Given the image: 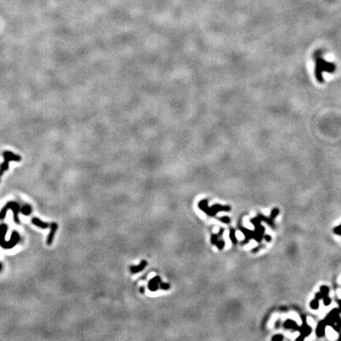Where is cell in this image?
Here are the masks:
<instances>
[{"mask_svg":"<svg viewBox=\"0 0 341 341\" xmlns=\"http://www.w3.org/2000/svg\"><path fill=\"white\" fill-rule=\"evenodd\" d=\"M50 233H49L47 239V244L48 246H51L52 242H53L54 237H55V234L56 231L58 230V224L56 223H51V224L50 225Z\"/></svg>","mask_w":341,"mask_h":341,"instance_id":"cell-4","label":"cell"},{"mask_svg":"<svg viewBox=\"0 0 341 341\" xmlns=\"http://www.w3.org/2000/svg\"><path fill=\"white\" fill-rule=\"evenodd\" d=\"M159 281H160V277H155L154 280H151L150 283H149V285H148L149 289H150L151 291H155L157 289V288H158L157 284H158V282Z\"/></svg>","mask_w":341,"mask_h":341,"instance_id":"cell-8","label":"cell"},{"mask_svg":"<svg viewBox=\"0 0 341 341\" xmlns=\"http://www.w3.org/2000/svg\"><path fill=\"white\" fill-rule=\"evenodd\" d=\"M145 266H146V262H145V261H142V262L141 263V265H139V266H138V267L131 268L132 272H134V273H135V272H139L140 270L144 269Z\"/></svg>","mask_w":341,"mask_h":341,"instance_id":"cell-13","label":"cell"},{"mask_svg":"<svg viewBox=\"0 0 341 341\" xmlns=\"http://www.w3.org/2000/svg\"><path fill=\"white\" fill-rule=\"evenodd\" d=\"M284 327L287 328H294V329H298V325L294 321L288 320L284 323Z\"/></svg>","mask_w":341,"mask_h":341,"instance_id":"cell-12","label":"cell"},{"mask_svg":"<svg viewBox=\"0 0 341 341\" xmlns=\"http://www.w3.org/2000/svg\"><path fill=\"white\" fill-rule=\"evenodd\" d=\"M7 225L5 224L0 225V246L3 249H12L14 247L20 240L19 234L17 231L12 232V235L11 236V239L7 241L5 239V236L7 235Z\"/></svg>","mask_w":341,"mask_h":341,"instance_id":"cell-1","label":"cell"},{"mask_svg":"<svg viewBox=\"0 0 341 341\" xmlns=\"http://www.w3.org/2000/svg\"><path fill=\"white\" fill-rule=\"evenodd\" d=\"M2 264L0 263V271L2 270Z\"/></svg>","mask_w":341,"mask_h":341,"instance_id":"cell-23","label":"cell"},{"mask_svg":"<svg viewBox=\"0 0 341 341\" xmlns=\"http://www.w3.org/2000/svg\"><path fill=\"white\" fill-rule=\"evenodd\" d=\"M3 157L4 160H7L9 162L11 161H20L21 160V157L18 155H16L14 153L9 152V151H6L3 153Z\"/></svg>","mask_w":341,"mask_h":341,"instance_id":"cell-5","label":"cell"},{"mask_svg":"<svg viewBox=\"0 0 341 341\" xmlns=\"http://www.w3.org/2000/svg\"><path fill=\"white\" fill-rule=\"evenodd\" d=\"M32 207L30 206H29V205H26V206H24L21 209V213L23 215H25V216H29V215L32 213Z\"/></svg>","mask_w":341,"mask_h":341,"instance_id":"cell-9","label":"cell"},{"mask_svg":"<svg viewBox=\"0 0 341 341\" xmlns=\"http://www.w3.org/2000/svg\"><path fill=\"white\" fill-rule=\"evenodd\" d=\"M265 240H266V241H268V242L271 241V237H270L269 235H265Z\"/></svg>","mask_w":341,"mask_h":341,"instance_id":"cell-22","label":"cell"},{"mask_svg":"<svg viewBox=\"0 0 341 341\" xmlns=\"http://www.w3.org/2000/svg\"><path fill=\"white\" fill-rule=\"evenodd\" d=\"M328 291H329V289H328V287L326 286H322L321 288V292L322 293V294L324 296H327L328 294Z\"/></svg>","mask_w":341,"mask_h":341,"instance_id":"cell-15","label":"cell"},{"mask_svg":"<svg viewBox=\"0 0 341 341\" xmlns=\"http://www.w3.org/2000/svg\"><path fill=\"white\" fill-rule=\"evenodd\" d=\"M310 332H311V328L308 326L306 323H304L303 328H301V336H303V337L308 336L310 333Z\"/></svg>","mask_w":341,"mask_h":341,"instance_id":"cell-10","label":"cell"},{"mask_svg":"<svg viewBox=\"0 0 341 341\" xmlns=\"http://www.w3.org/2000/svg\"><path fill=\"white\" fill-rule=\"evenodd\" d=\"M335 232H336V233L339 234V235H341V225L339 227H337V228L335 229Z\"/></svg>","mask_w":341,"mask_h":341,"instance_id":"cell-21","label":"cell"},{"mask_svg":"<svg viewBox=\"0 0 341 341\" xmlns=\"http://www.w3.org/2000/svg\"><path fill=\"white\" fill-rule=\"evenodd\" d=\"M9 209H11L13 211L14 213V221L16 224H20V219H19V211L21 209L19 205L15 202V201H9L8 203L2 208V210L0 211V220H3L6 217L7 212Z\"/></svg>","mask_w":341,"mask_h":341,"instance_id":"cell-3","label":"cell"},{"mask_svg":"<svg viewBox=\"0 0 341 341\" xmlns=\"http://www.w3.org/2000/svg\"><path fill=\"white\" fill-rule=\"evenodd\" d=\"M323 299H324V305H325V306H328V305H330V303H331V299H329V298H328V297H327V296H324V298H323Z\"/></svg>","mask_w":341,"mask_h":341,"instance_id":"cell-19","label":"cell"},{"mask_svg":"<svg viewBox=\"0 0 341 341\" xmlns=\"http://www.w3.org/2000/svg\"><path fill=\"white\" fill-rule=\"evenodd\" d=\"M230 237H231V241L233 242L234 243H236V242H237V239H236V237H235V231H233V230H231V235H230Z\"/></svg>","mask_w":341,"mask_h":341,"instance_id":"cell-17","label":"cell"},{"mask_svg":"<svg viewBox=\"0 0 341 341\" xmlns=\"http://www.w3.org/2000/svg\"><path fill=\"white\" fill-rule=\"evenodd\" d=\"M315 76L317 80L320 83L324 81L322 74L324 71L328 73H333L336 70V65L333 62H328L320 57L315 59Z\"/></svg>","mask_w":341,"mask_h":341,"instance_id":"cell-2","label":"cell"},{"mask_svg":"<svg viewBox=\"0 0 341 341\" xmlns=\"http://www.w3.org/2000/svg\"><path fill=\"white\" fill-rule=\"evenodd\" d=\"M283 339H284V337H283V336L282 335H275L272 338V341H281L283 340Z\"/></svg>","mask_w":341,"mask_h":341,"instance_id":"cell-16","label":"cell"},{"mask_svg":"<svg viewBox=\"0 0 341 341\" xmlns=\"http://www.w3.org/2000/svg\"><path fill=\"white\" fill-rule=\"evenodd\" d=\"M221 221H223V222H224V223L230 222V219H229L228 217H223V218H221Z\"/></svg>","mask_w":341,"mask_h":341,"instance_id":"cell-20","label":"cell"},{"mask_svg":"<svg viewBox=\"0 0 341 341\" xmlns=\"http://www.w3.org/2000/svg\"><path fill=\"white\" fill-rule=\"evenodd\" d=\"M279 214V209H274L272 211V213H271V218L272 219H274L276 217V216H277V215Z\"/></svg>","mask_w":341,"mask_h":341,"instance_id":"cell-18","label":"cell"},{"mask_svg":"<svg viewBox=\"0 0 341 341\" xmlns=\"http://www.w3.org/2000/svg\"><path fill=\"white\" fill-rule=\"evenodd\" d=\"M339 305H340V311H341V301H339Z\"/></svg>","mask_w":341,"mask_h":341,"instance_id":"cell-24","label":"cell"},{"mask_svg":"<svg viewBox=\"0 0 341 341\" xmlns=\"http://www.w3.org/2000/svg\"><path fill=\"white\" fill-rule=\"evenodd\" d=\"M9 162L7 160H4V162L0 165V177L2 175V174L4 173L6 171H7L9 168Z\"/></svg>","mask_w":341,"mask_h":341,"instance_id":"cell-11","label":"cell"},{"mask_svg":"<svg viewBox=\"0 0 341 341\" xmlns=\"http://www.w3.org/2000/svg\"><path fill=\"white\" fill-rule=\"evenodd\" d=\"M32 223L34 225H36V226L42 229H47L49 227V224L47 223L44 222V221H42L40 219L36 218V217H34V218L32 219Z\"/></svg>","mask_w":341,"mask_h":341,"instance_id":"cell-6","label":"cell"},{"mask_svg":"<svg viewBox=\"0 0 341 341\" xmlns=\"http://www.w3.org/2000/svg\"><path fill=\"white\" fill-rule=\"evenodd\" d=\"M326 324L327 322L325 321L320 322L318 324V327H317V330H316V333H317V335H318V336H324V333H325V325H326Z\"/></svg>","mask_w":341,"mask_h":341,"instance_id":"cell-7","label":"cell"},{"mask_svg":"<svg viewBox=\"0 0 341 341\" xmlns=\"http://www.w3.org/2000/svg\"><path fill=\"white\" fill-rule=\"evenodd\" d=\"M310 307H311L312 309H317L318 307H319V301H318V299H315L314 300H313V301L311 302V303H310Z\"/></svg>","mask_w":341,"mask_h":341,"instance_id":"cell-14","label":"cell"}]
</instances>
